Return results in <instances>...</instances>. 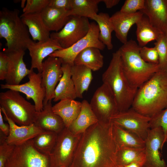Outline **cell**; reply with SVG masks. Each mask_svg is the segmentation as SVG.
Listing matches in <instances>:
<instances>
[{"mask_svg":"<svg viewBox=\"0 0 167 167\" xmlns=\"http://www.w3.org/2000/svg\"><path fill=\"white\" fill-rule=\"evenodd\" d=\"M118 148L113 123L98 122L82 134L69 167H116Z\"/></svg>","mask_w":167,"mask_h":167,"instance_id":"cell-1","label":"cell"},{"mask_svg":"<svg viewBox=\"0 0 167 167\" xmlns=\"http://www.w3.org/2000/svg\"><path fill=\"white\" fill-rule=\"evenodd\" d=\"M131 107L151 118L167 107V74L160 70L137 91Z\"/></svg>","mask_w":167,"mask_h":167,"instance_id":"cell-2","label":"cell"},{"mask_svg":"<svg viewBox=\"0 0 167 167\" xmlns=\"http://www.w3.org/2000/svg\"><path fill=\"white\" fill-rule=\"evenodd\" d=\"M140 47L130 40L118 49L123 73L130 84L138 89L161 70L158 64L148 63L142 58Z\"/></svg>","mask_w":167,"mask_h":167,"instance_id":"cell-3","label":"cell"},{"mask_svg":"<svg viewBox=\"0 0 167 167\" xmlns=\"http://www.w3.org/2000/svg\"><path fill=\"white\" fill-rule=\"evenodd\" d=\"M102 80L113 94L119 112L131 107L138 89L130 84L123 73L118 49L113 53L109 66L102 75Z\"/></svg>","mask_w":167,"mask_h":167,"instance_id":"cell-4","label":"cell"},{"mask_svg":"<svg viewBox=\"0 0 167 167\" xmlns=\"http://www.w3.org/2000/svg\"><path fill=\"white\" fill-rule=\"evenodd\" d=\"M19 11L4 7L0 11V37L6 41V52L25 51L32 40L27 27L23 22Z\"/></svg>","mask_w":167,"mask_h":167,"instance_id":"cell-5","label":"cell"},{"mask_svg":"<svg viewBox=\"0 0 167 167\" xmlns=\"http://www.w3.org/2000/svg\"><path fill=\"white\" fill-rule=\"evenodd\" d=\"M0 109L2 112L19 126L34 123L36 113L34 105L26 101L19 93L9 89L0 93Z\"/></svg>","mask_w":167,"mask_h":167,"instance_id":"cell-6","label":"cell"},{"mask_svg":"<svg viewBox=\"0 0 167 167\" xmlns=\"http://www.w3.org/2000/svg\"><path fill=\"white\" fill-rule=\"evenodd\" d=\"M82 134L75 135L66 127L58 134L49 155L50 167H69Z\"/></svg>","mask_w":167,"mask_h":167,"instance_id":"cell-7","label":"cell"},{"mask_svg":"<svg viewBox=\"0 0 167 167\" xmlns=\"http://www.w3.org/2000/svg\"><path fill=\"white\" fill-rule=\"evenodd\" d=\"M5 167H50V157L35 148L32 139L15 146Z\"/></svg>","mask_w":167,"mask_h":167,"instance_id":"cell-8","label":"cell"},{"mask_svg":"<svg viewBox=\"0 0 167 167\" xmlns=\"http://www.w3.org/2000/svg\"><path fill=\"white\" fill-rule=\"evenodd\" d=\"M91 23L88 18L71 16L62 28L50 33V38L56 41L62 49L69 48L88 33Z\"/></svg>","mask_w":167,"mask_h":167,"instance_id":"cell-9","label":"cell"},{"mask_svg":"<svg viewBox=\"0 0 167 167\" xmlns=\"http://www.w3.org/2000/svg\"><path fill=\"white\" fill-rule=\"evenodd\" d=\"M100 30L97 24L95 22L91 23L90 29L87 34L71 47L56 50L49 56L61 59L62 63L72 66L74 65L75 59L82 51L89 47L97 48L103 50L105 45L100 40Z\"/></svg>","mask_w":167,"mask_h":167,"instance_id":"cell-10","label":"cell"},{"mask_svg":"<svg viewBox=\"0 0 167 167\" xmlns=\"http://www.w3.org/2000/svg\"><path fill=\"white\" fill-rule=\"evenodd\" d=\"M98 122L107 123L119 112L115 98L109 87L103 84L96 90L89 103Z\"/></svg>","mask_w":167,"mask_h":167,"instance_id":"cell-11","label":"cell"},{"mask_svg":"<svg viewBox=\"0 0 167 167\" xmlns=\"http://www.w3.org/2000/svg\"><path fill=\"white\" fill-rule=\"evenodd\" d=\"M150 119L151 118L139 113L131 107L126 110L118 113L111 118L110 122L144 140L150 129Z\"/></svg>","mask_w":167,"mask_h":167,"instance_id":"cell-12","label":"cell"},{"mask_svg":"<svg viewBox=\"0 0 167 167\" xmlns=\"http://www.w3.org/2000/svg\"><path fill=\"white\" fill-rule=\"evenodd\" d=\"M166 137L161 127L150 129L145 139V162L143 167H167L162 158V150Z\"/></svg>","mask_w":167,"mask_h":167,"instance_id":"cell-13","label":"cell"},{"mask_svg":"<svg viewBox=\"0 0 167 167\" xmlns=\"http://www.w3.org/2000/svg\"><path fill=\"white\" fill-rule=\"evenodd\" d=\"M29 81L24 84L17 85L1 84V88L8 89L24 94L28 99H32L34 102L36 110L39 112L43 109V101L45 96V90L41 85V73H36L33 70L28 75Z\"/></svg>","mask_w":167,"mask_h":167,"instance_id":"cell-14","label":"cell"},{"mask_svg":"<svg viewBox=\"0 0 167 167\" xmlns=\"http://www.w3.org/2000/svg\"><path fill=\"white\" fill-rule=\"evenodd\" d=\"M62 64L60 58L50 56L43 62L41 85L45 90L44 105L54 98L56 85L63 75Z\"/></svg>","mask_w":167,"mask_h":167,"instance_id":"cell-15","label":"cell"},{"mask_svg":"<svg viewBox=\"0 0 167 167\" xmlns=\"http://www.w3.org/2000/svg\"><path fill=\"white\" fill-rule=\"evenodd\" d=\"M3 52L6 54L8 58L6 84L14 85L19 84L22 79L31 71V69L27 68L23 60L25 51Z\"/></svg>","mask_w":167,"mask_h":167,"instance_id":"cell-16","label":"cell"},{"mask_svg":"<svg viewBox=\"0 0 167 167\" xmlns=\"http://www.w3.org/2000/svg\"><path fill=\"white\" fill-rule=\"evenodd\" d=\"M62 49L56 41L50 38L44 41L35 42L32 41L27 47L31 59L30 69H36L38 72L41 73L44 59L55 51Z\"/></svg>","mask_w":167,"mask_h":167,"instance_id":"cell-17","label":"cell"},{"mask_svg":"<svg viewBox=\"0 0 167 167\" xmlns=\"http://www.w3.org/2000/svg\"><path fill=\"white\" fill-rule=\"evenodd\" d=\"M140 11L154 27L166 34L167 0H145V7Z\"/></svg>","mask_w":167,"mask_h":167,"instance_id":"cell-18","label":"cell"},{"mask_svg":"<svg viewBox=\"0 0 167 167\" xmlns=\"http://www.w3.org/2000/svg\"><path fill=\"white\" fill-rule=\"evenodd\" d=\"M143 14L141 11L133 14L118 11L110 17V20L117 39L123 44L127 41V36L131 27L140 19Z\"/></svg>","mask_w":167,"mask_h":167,"instance_id":"cell-19","label":"cell"},{"mask_svg":"<svg viewBox=\"0 0 167 167\" xmlns=\"http://www.w3.org/2000/svg\"><path fill=\"white\" fill-rule=\"evenodd\" d=\"M4 119L9 124L10 130L6 139L7 143L16 146L33 139L44 131L34 123L28 126H19L9 118L4 112Z\"/></svg>","mask_w":167,"mask_h":167,"instance_id":"cell-20","label":"cell"},{"mask_svg":"<svg viewBox=\"0 0 167 167\" xmlns=\"http://www.w3.org/2000/svg\"><path fill=\"white\" fill-rule=\"evenodd\" d=\"M52 107L49 101L44 105L41 111H36L34 123L44 131L58 134L66 127L62 118L53 112Z\"/></svg>","mask_w":167,"mask_h":167,"instance_id":"cell-21","label":"cell"},{"mask_svg":"<svg viewBox=\"0 0 167 167\" xmlns=\"http://www.w3.org/2000/svg\"><path fill=\"white\" fill-rule=\"evenodd\" d=\"M20 17L33 40L41 42L50 38V31L43 22L41 13L22 14Z\"/></svg>","mask_w":167,"mask_h":167,"instance_id":"cell-22","label":"cell"},{"mask_svg":"<svg viewBox=\"0 0 167 167\" xmlns=\"http://www.w3.org/2000/svg\"><path fill=\"white\" fill-rule=\"evenodd\" d=\"M71 66L62 63L63 75L54 91L53 101L55 102L66 99L74 100L77 98L74 85L72 79Z\"/></svg>","mask_w":167,"mask_h":167,"instance_id":"cell-23","label":"cell"},{"mask_svg":"<svg viewBox=\"0 0 167 167\" xmlns=\"http://www.w3.org/2000/svg\"><path fill=\"white\" fill-rule=\"evenodd\" d=\"M81 104L79 114L68 128L75 135L83 134L91 126L98 122L89 103L87 100H84Z\"/></svg>","mask_w":167,"mask_h":167,"instance_id":"cell-24","label":"cell"},{"mask_svg":"<svg viewBox=\"0 0 167 167\" xmlns=\"http://www.w3.org/2000/svg\"><path fill=\"white\" fill-rule=\"evenodd\" d=\"M81 102L66 99L59 101L52 107L53 112L63 120L65 127L68 128L80 111Z\"/></svg>","mask_w":167,"mask_h":167,"instance_id":"cell-25","label":"cell"},{"mask_svg":"<svg viewBox=\"0 0 167 167\" xmlns=\"http://www.w3.org/2000/svg\"><path fill=\"white\" fill-rule=\"evenodd\" d=\"M69 11L60 9L48 6L41 12L43 22L50 32H58L68 20Z\"/></svg>","mask_w":167,"mask_h":167,"instance_id":"cell-26","label":"cell"},{"mask_svg":"<svg viewBox=\"0 0 167 167\" xmlns=\"http://www.w3.org/2000/svg\"><path fill=\"white\" fill-rule=\"evenodd\" d=\"M92 71L82 65L71 66V73L77 98H82L83 94L88 90L93 79Z\"/></svg>","mask_w":167,"mask_h":167,"instance_id":"cell-27","label":"cell"},{"mask_svg":"<svg viewBox=\"0 0 167 167\" xmlns=\"http://www.w3.org/2000/svg\"><path fill=\"white\" fill-rule=\"evenodd\" d=\"M100 50L95 47L84 49L75 57L74 64L84 66L93 71L99 70L104 64V57Z\"/></svg>","mask_w":167,"mask_h":167,"instance_id":"cell-28","label":"cell"},{"mask_svg":"<svg viewBox=\"0 0 167 167\" xmlns=\"http://www.w3.org/2000/svg\"><path fill=\"white\" fill-rule=\"evenodd\" d=\"M136 24L137 40L140 47L145 46L150 42L156 41L164 33L154 27L144 15Z\"/></svg>","mask_w":167,"mask_h":167,"instance_id":"cell-29","label":"cell"},{"mask_svg":"<svg viewBox=\"0 0 167 167\" xmlns=\"http://www.w3.org/2000/svg\"><path fill=\"white\" fill-rule=\"evenodd\" d=\"M112 123L113 133L119 148L122 147H145L144 140L132 132Z\"/></svg>","mask_w":167,"mask_h":167,"instance_id":"cell-30","label":"cell"},{"mask_svg":"<svg viewBox=\"0 0 167 167\" xmlns=\"http://www.w3.org/2000/svg\"><path fill=\"white\" fill-rule=\"evenodd\" d=\"M92 19L97 24L100 30L99 39L109 50L112 49V33L114 31L110 17L107 13L101 12L94 15Z\"/></svg>","mask_w":167,"mask_h":167,"instance_id":"cell-31","label":"cell"},{"mask_svg":"<svg viewBox=\"0 0 167 167\" xmlns=\"http://www.w3.org/2000/svg\"><path fill=\"white\" fill-rule=\"evenodd\" d=\"M102 0H72L69 15L92 19L98 11V4Z\"/></svg>","mask_w":167,"mask_h":167,"instance_id":"cell-32","label":"cell"},{"mask_svg":"<svg viewBox=\"0 0 167 167\" xmlns=\"http://www.w3.org/2000/svg\"><path fill=\"white\" fill-rule=\"evenodd\" d=\"M58 135V134L55 132L44 131L32 139L33 146L40 152L49 156L56 143Z\"/></svg>","mask_w":167,"mask_h":167,"instance_id":"cell-33","label":"cell"},{"mask_svg":"<svg viewBox=\"0 0 167 167\" xmlns=\"http://www.w3.org/2000/svg\"><path fill=\"white\" fill-rule=\"evenodd\" d=\"M145 147H122L119 148L116 155V165L123 167L140 159L145 155Z\"/></svg>","mask_w":167,"mask_h":167,"instance_id":"cell-34","label":"cell"},{"mask_svg":"<svg viewBox=\"0 0 167 167\" xmlns=\"http://www.w3.org/2000/svg\"><path fill=\"white\" fill-rule=\"evenodd\" d=\"M154 46L158 53L159 65L161 70H167V36L162 34L154 43Z\"/></svg>","mask_w":167,"mask_h":167,"instance_id":"cell-35","label":"cell"},{"mask_svg":"<svg viewBox=\"0 0 167 167\" xmlns=\"http://www.w3.org/2000/svg\"><path fill=\"white\" fill-rule=\"evenodd\" d=\"M50 0H27L23 15L41 13L49 4Z\"/></svg>","mask_w":167,"mask_h":167,"instance_id":"cell-36","label":"cell"},{"mask_svg":"<svg viewBox=\"0 0 167 167\" xmlns=\"http://www.w3.org/2000/svg\"><path fill=\"white\" fill-rule=\"evenodd\" d=\"M150 126V129L159 127L162 128L166 138L167 136V107L151 118Z\"/></svg>","mask_w":167,"mask_h":167,"instance_id":"cell-37","label":"cell"},{"mask_svg":"<svg viewBox=\"0 0 167 167\" xmlns=\"http://www.w3.org/2000/svg\"><path fill=\"white\" fill-rule=\"evenodd\" d=\"M145 0H126L120 11L127 14H133L141 11L145 7Z\"/></svg>","mask_w":167,"mask_h":167,"instance_id":"cell-38","label":"cell"},{"mask_svg":"<svg viewBox=\"0 0 167 167\" xmlns=\"http://www.w3.org/2000/svg\"><path fill=\"white\" fill-rule=\"evenodd\" d=\"M139 54L142 58L146 62L159 63V56L155 47L150 48L145 46L140 47Z\"/></svg>","mask_w":167,"mask_h":167,"instance_id":"cell-39","label":"cell"},{"mask_svg":"<svg viewBox=\"0 0 167 167\" xmlns=\"http://www.w3.org/2000/svg\"><path fill=\"white\" fill-rule=\"evenodd\" d=\"M6 141L0 142V167H5L7 160L15 146L8 143Z\"/></svg>","mask_w":167,"mask_h":167,"instance_id":"cell-40","label":"cell"},{"mask_svg":"<svg viewBox=\"0 0 167 167\" xmlns=\"http://www.w3.org/2000/svg\"><path fill=\"white\" fill-rule=\"evenodd\" d=\"M8 57L4 52H0V80H5L7 74Z\"/></svg>","mask_w":167,"mask_h":167,"instance_id":"cell-41","label":"cell"},{"mask_svg":"<svg viewBox=\"0 0 167 167\" xmlns=\"http://www.w3.org/2000/svg\"><path fill=\"white\" fill-rule=\"evenodd\" d=\"M72 0H50L48 6L60 9L70 10Z\"/></svg>","mask_w":167,"mask_h":167,"instance_id":"cell-42","label":"cell"},{"mask_svg":"<svg viewBox=\"0 0 167 167\" xmlns=\"http://www.w3.org/2000/svg\"><path fill=\"white\" fill-rule=\"evenodd\" d=\"M2 112L1 110L0 109V131L6 136H8L10 132V126L8 123L4 122Z\"/></svg>","mask_w":167,"mask_h":167,"instance_id":"cell-43","label":"cell"},{"mask_svg":"<svg viewBox=\"0 0 167 167\" xmlns=\"http://www.w3.org/2000/svg\"><path fill=\"white\" fill-rule=\"evenodd\" d=\"M145 162V154L140 159L122 167H143Z\"/></svg>","mask_w":167,"mask_h":167,"instance_id":"cell-44","label":"cell"},{"mask_svg":"<svg viewBox=\"0 0 167 167\" xmlns=\"http://www.w3.org/2000/svg\"><path fill=\"white\" fill-rule=\"evenodd\" d=\"M119 0H102L105 4L106 7L110 8L118 4L119 2Z\"/></svg>","mask_w":167,"mask_h":167,"instance_id":"cell-45","label":"cell"},{"mask_svg":"<svg viewBox=\"0 0 167 167\" xmlns=\"http://www.w3.org/2000/svg\"><path fill=\"white\" fill-rule=\"evenodd\" d=\"M27 0H21V7L24 8V7H25V4Z\"/></svg>","mask_w":167,"mask_h":167,"instance_id":"cell-46","label":"cell"},{"mask_svg":"<svg viewBox=\"0 0 167 167\" xmlns=\"http://www.w3.org/2000/svg\"><path fill=\"white\" fill-rule=\"evenodd\" d=\"M165 143H167V136L166 139Z\"/></svg>","mask_w":167,"mask_h":167,"instance_id":"cell-47","label":"cell"},{"mask_svg":"<svg viewBox=\"0 0 167 167\" xmlns=\"http://www.w3.org/2000/svg\"><path fill=\"white\" fill-rule=\"evenodd\" d=\"M116 167H121V166H116Z\"/></svg>","mask_w":167,"mask_h":167,"instance_id":"cell-48","label":"cell"},{"mask_svg":"<svg viewBox=\"0 0 167 167\" xmlns=\"http://www.w3.org/2000/svg\"><path fill=\"white\" fill-rule=\"evenodd\" d=\"M166 71V72L167 74V70H166V71Z\"/></svg>","mask_w":167,"mask_h":167,"instance_id":"cell-49","label":"cell"},{"mask_svg":"<svg viewBox=\"0 0 167 167\" xmlns=\"http://www.w3.org/2000/svg\"><path fill=\"white\" fill-rule=\"evenodd\" d=\"M166 35H167V33H166Z\"/></svg>","mask_w":167,"mask_h":167,"instance_id":"cell-50","label":"cell"}]
</instances>
